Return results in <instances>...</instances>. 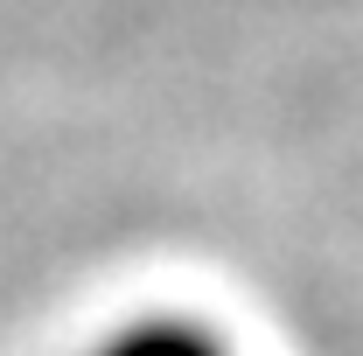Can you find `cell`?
Returning a JSON list of instances; mask_svg holds the SVG:
<instances>
[{"mask_svg":"<svg viewBox=\"0 0 363 356\" xmlns=\"http://www.w3.org/2000/svg\"><path fill=\"white\" fill-rule=\"evenodd\" d=\"M70 356H245V343L196 308H140L84 335Z\"/></svg>","mask_w":363,"mask_h":356,"instance_id":"cell-1","label":"cell"}]
</instances>
